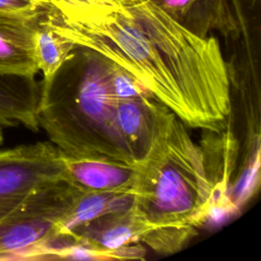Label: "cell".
Listing matches in <instances>:
<instances>
[{
	"label": "cell",
	"instance_id": "7c38bea8",
	"mask_svg": "<svg viewBox=\"0 0 261 261\" xmlns=\"http://www.w3.org/2000/svg\"><path fill=\"white\" fill-rule=\"evenodd\" d=\"M40 90L36 76L0 73V126L22 125L37 132Z\"/></svg>",
	"mask_w": 261,
	"mask_h": 261
},
{
	"label": "cell",
	"instance_id": "3957f363",
	"mask_svg": "<svg viewBox=\"0 0 261 261\" xmlns=\"http://www.w3.org/2000/svg\"><path fill=\"white\" fill-rule=\"evenodd\" d=\"M171 113L138 166L134 208L151 227H198L209 217L212 190L201 146Z\"/></svg>",
	"mask_w": 261,
	"mask_h": 261
},
{
	"label": "cell",
	"instance_id": "5bb4252c",
	"mask_svg": "<svg viewBox=\"0 0 261 261\" xmlns=\"http://www.w3.org/2000/svg\"><path fill=\"white\" fill-rule=\"evenodd\" d=\"M46 8L42 10L34 34V50L36 64L43 77L52 75L64 62L75 45L57 33L46 16Z\"/></svg>",
	"mask_w": 261,
	"mask_h": 261
},
{
	"label": "cell",
	"instance_id": "9c48e42d",
	"mask_svg": "<svg viewBox=\"0 0 261 261\" xmlns=\"http://www.w3.org/2000/svg\"><path fill=\"white\" fill-rule=\"evenodd\" d=\"M45 7L27 14L0 12L1 74L36 76L39 72L35 59L34 34Z\"/></svg>",
	"mask_w": 261,
	"mask_h": 261
},
{
	"label": "cell",
	"instance_id": "ba28073f",
	"mask_svg": "<svg viewBox=\"0 0 261 261\" xmlns=\"http://www.w3.org/2000/svg\"><path fill=\"white\" fill-rule=\"evenodd\" d=\"M150 228L133 206L104 214L81 225L69 234V241L96 250L114 251L140 243Z\"/></svg>",
	"mask_w": 261,
	"mask_h": 261
},
{
	"label": "cell",
	"instance_id": "ac0fdd59",
	"mask_svg": "<svg viewBox=\"0 0 261 261\" xmlns=\"http://www.w3.org/2000/svg\"><path fill=\"white\" fill-rule=\"evenodd\" d=\"M2 127L0 126V144L3 142V134H2Z\"/></svg>",
	"mask_w": 261,
	"mask_h": 261
},
{
	"label": "cell",
	"instance_id": "e0dca14e",
	"mask_svg": "<svg viewBox=\"0 0 261 261\" xmlns=\"http://www.w3.org/2000/svg\"><path fill=\"white\" fill-rule=\"evenodd\" d=\"M49 5L45 0H0V12L34 13Z\"/></svg>",
	"mask_w": 261,
	"mask_h": 261
},
{
	"label": "cell",
	"instance_id": "52a82bcc",
	"mask_svg": "<svg viewBox=\"0 0 261 261\" xmlns=\"http://www.w3.org/2000/svg\"><path fill=\"white\" fill-rule=\"evenodd\" d=\"M65 157V180L83 193H134L138 167L108 157Z\"/></svg>",
	"mask_w": 261,
	"mask_h": 261
},
{
	"label": "cell",
	"instance_id": "8fae6325",
	"mask_svg": "<svg viewBox=\"0 0 261 261\" xmlns=\"http://www.w3.org/2000/svg\"><path fill=\"white\" fill-rule=\"evenodd\" d=\"M134 206V193L88 192L81 193L57 225L54 239L45 249L56 250L72 244L69 234L81 225L104 214L126 210ZM42 251V252H43Z\"/></svg>",
	"mask_w": 261,
	"mask_h": 261
},
{
	"label": "cell",
	"instance_id": "277c9868",
	"mask_svg": "<svg viewBox=\"0 0 261 261\" xmlns=\"http://www.w3.org/2000/svg\"><path fill=\"white\" fill-rule=\"evenodd\" d=\"M81 193L65 179L35 188L0 221V259L39 258Z\"/></svg>",
	"mask_w": 261,
	"mask_h": 261
},
{
	"label": "cell",
	"instance_id": "7a4b0ae2",
	"mask_svg": "<svg viewBox=\"0 0 261 261\" xmlns=\"http://www.w3.org/2000/svg\"><path fill=\"white\" fill-rule=\"evenodd\" d=\"M109 67V58L75 46L40 83L39 127L66 157H108L135 165L118 132Z\"/></svg>",
	"mask_w": 261,
	"mask_h": 261
},
{
	"label": "cell",
	"instance_id": "4fadbf2b",
	"mask_svg": "<svg viewBox=\"0 0 261 261\" xmlns=\"http://www.w3.org/2000/svg\"><path fill=\"white\" fill-rule=\"evenodd\" d=\"M204 139L200 146L212 190V211L215 208H222L227 205V202L232 204L227 193L238 146L233 135L227 130V127L219 132L205 130Z\"/></svg>",
	"mask_w": 261,
	"mask_h": 261
},
{
	"label": "cell",
	"instance_id": "8992f818",
	"mask_svg": "<svg viewBox=\"0 0 261 261\" xmlns=\"http://www.w3.org/2000/svg\"><path fill=\"white\" fill-rule=\"evenodd\" d=\"M171 113L152 97L118 100V132L136 166L147 158Z\"/></svg>",
	"mask_w": 261,
	"mask_h": 261
},
{
	"label": "cell",
	"instance_id": "d6986e66",
	"mask_svg": "<svg viewBox=\"0 0 261 261\" xmlns=\"http://www.w3.org/2000/svg\"><path fill=\"white\" fill-rule=\"evenodd\" d=\"M52 1H79V0H50V2Z\"/></svg>",
	"mask_w": 261,
	"mask_h": 261
},
{
	"label": "cell",
	"instance_id": "5b68a950",
	"mask_svg": "<svg viewBox=\"0 0 261 261\" xmlns=\"http://www.w3.org/2000/svg\"><path fill=\"white\" fill-rule=\"evenodd\" d=\"M65 179V157L51 142L0 151V221L35 188Z\"/></svg>",
	"mask_w": 261,
	"mask_h": 261
},
{
	"label": "cell",
	"instance_id": "9a60e30c",
	"mask_svg": "<svg viewBox=\"0 0 261 261\" xmlns=\"http://www.w3.org/2000/svg\"><path fill=\"white\" fill-rule=\"evenodd\" d=\"M196 228L194 226L151 227L142 237L140 243L159 254H174L197 236Z\"/></svg>",
	"mask_w": 261,
	"mask_h": 261
},
{
	"label": "cell",
	"instance_id": "2e32d148",
	"mask_svg": "<svg viewBox=\"0 0 261 261\" xmlns=\"http://www.w3.org/2000/svg\"><path fill=\"white\" fill-rule=\"evenodd\" d=\"M110 79L113 91L118 100L138 98V97H152V94L143 86L133 74L124 68L110 60Z\"/></svg>",
	"mask_w": 261,
	"mask_h": 261
},
{
	"label": "cell",
	"instance_id": "30bf717a",
	"mask_svg": "<svg viewBox=\"0 0 261 261\" xmlns=\"http://www.w3.org/2000/svg\"><path fill=\"white\" fill-rule=\"evenodd\" d=\"M191 33L207 37L217 30L224 36L237 31L227 0H148Z\"/></svg>",
	"mask_w": 261,
	"mask_h": 261
},
{
	"label": "cell",
	"instance_id": "ffe728a7",
	"mask_svg": "<svg viewBox=\"0 0 261 261\" xmlns=\"http://www.w3.org/2000/svg\"><path fill=\"white\" fill-rule=\"evenodd\" d=\"M46 2H48V3H50V0H45Z\"/></svg>",
	"mask_w": 261,
	"mask_h": 261
},
{
	"label": "cell",
	"instance_id": "6da1fadb",
	"mask_svg": "<svg viewBox=\"0 0 261 261\" xmlns=\"http://www.w3.org/2000/svg\"><path fill=\"white\" fill-rule=\"evenodd\" d=\"M46 16L75 46L133 74L187 126H228L230 75L215 37L191 33L148 0L52 1Z\"/></svg>",
	"mask_w": 261,
	"mask_h": 261
}]
</instances>
